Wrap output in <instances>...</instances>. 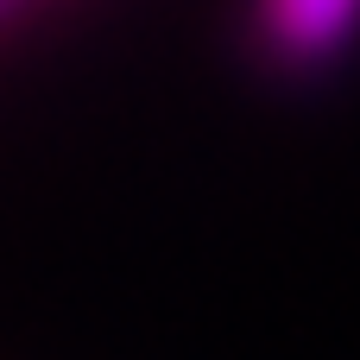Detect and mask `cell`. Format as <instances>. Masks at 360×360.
<instances>
[{"label": "cell", "instance_id": "cell-1", "mask_svg": "<svg viewBox=\"0 0 360 360\" xmlns=\"http://www.w3.org/2000/svg\"><path fill=\"white\" fill-rule=\"evenodd\" d=\"M240 63L278 89H323L360 57V0H234Z\"/></svg>", "mask_w": 360, "mask_h": 360}, {"label": "cell", "instance_id": "cell-2", "mask_svg": "<svg viewBox=\"0 0 360 360\" xmlns=\"http://www.w3.org/2000/svg\"><path fill=\"white\" fill-rule=\"evenodd\" d=\"M95 6H108V0H0V57L38 44L44 32H63V25L89 19Z\"/></svg>", "mask_w": 360, "mask_h": 360}]
</instances>
